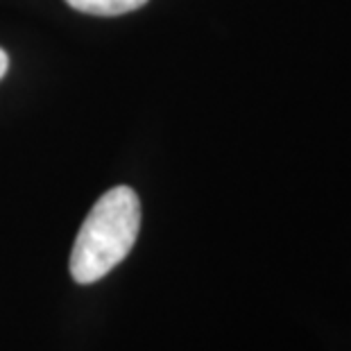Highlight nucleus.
<instances>
[{"instance_id": "2", "label": "nucleus", "mask_w": 351, "mask_h": 351, "mask_svg": "<svg viewBox=\"0 0 351 351\" xmlns=\"http://www.w3.org/2000/svg\"><path fill=\"white\" fill-rule=\"evenodd\" d=\"M73 10L93 14V16H121L143 7L147 0H66Z\"/></svg>"}, {"instance_id": "3", "label": "nucleus", "mask_w": 351, "mask_h": 351, "mask_svg": "<svg viewBox=\"0 0 351 351\" xmlns=\"http://www.w3.org/2000/svg\"><path fill=\"white\" fill-rule=\"evenodd\" d=\"M7 66H10V59H7V52L0 48V80L5 77V73H7Z\"/></svg>"}, {"instance_id": "1", "label": "nucleus", "mask_w": 351, "mask_h": 351, "mask_svg": "<svg viewBox=\"0 0 351 351\" xmlns=\"http://www.w3.org/2000/svg\"><path fill=\"white\" fill-rule=\"evenodd\" d=\"M141 229V202L130 186H116L95 202L71 252V274L82 286L100 281L125 261Z\"/></svg>"}]
</instances>
